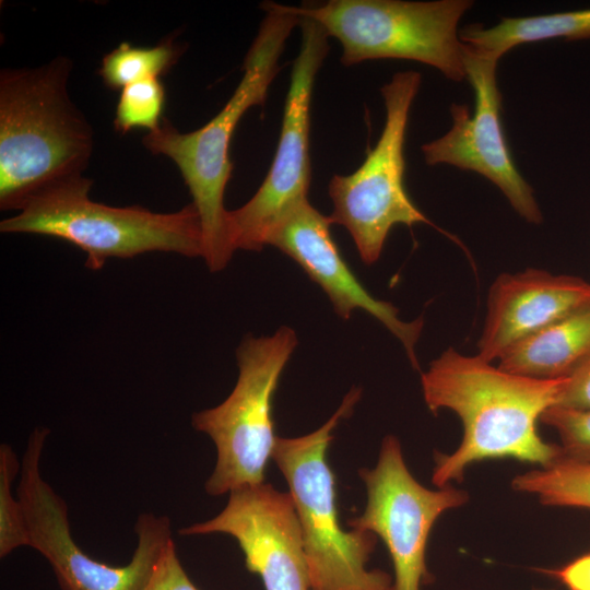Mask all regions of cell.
I'll use <instances>...</instances> for the list:
<instances>
[{
    "mask_svg": "<svg viewBox=\"0 0 590 590\" xmlns=\"http://www.w3.org/2000/svg\"><path fill=\"white\" fill-rule=\"evenodd\" d=\"M534 590H546V589H534Z\"/></svg>",
    "mask_w": 590,
    "mask_h": 590,
    "instance_id": "cell-26",
    "label": "cell"
},
{
    "mask_svg": "<svg viewBox=\"0 0 590 590\" xmlns=\"http://www.w3.org/2000/svg\"><path fill=\"white\" fill-rule=\"evenodd\" d=\"M555 405L590 410V354L565 378Z\"/></svg>",
    "mask_w": 590,
    "mask_h": 590,
    "instance_id": "cell-24",
    "label": "cell"
},
{
    "mask_svg": "<svg viewBox=\"0 0 590 590\" xmlns=\"http://www.w3.org/2000/svg\"><path fill=\"white\" fill-rule=\"evenodd\" d=\"M540 422L556 430L563 458L590 462V410L551 406Z\"/></svg>",
    "mask_w": 590,
    "mask_h": 590,
    "instance_id": "cell-22",
    "label": "cell"
},
{
    "mask_svg": "<svg viewBox=\"0 0 590 590\" xmlns=\"http://www.w3.org/2000/svg\"><path fill=\"white\" fill-rule=\"evenodd\" d=\"M497 58L464 45L467 79L473 88V113L451 104L452 126L440 138L422 145L427 165L449 164L475 172L496 185L514 210L528 223H542L533 189L520 175L503 131L502 97L497 85Z\"/></svg>",
    "mask_w": 590,
    "mask_h": 590,
    "instance_id": "cell-12",
    "label": "cell"
},
{
    "mask_svg": "<svg viewBox=\"0 0 590 590\" xmlns=\"http://www.w3.org/2000/svg\"><path fill=\"white\" fill-rule=\"evenodd\" d=\"M165 87L160 79L132 83L121 90L114 119L115 129L127 133L132 129H156L163 118Z\"/></svg>",
    "mask_w": 590,
    "mask_h": 590,
    "instance_id": "cell-21",
    "label": "cell"
},
{
    "mask_svg": "<svg viewBox=\"0 0 590 590\" xmlns=\"http://www.w3.org/2000/svg\"><path fill=\"white\" fill-rule=\"evenodd\" d=\"M330 216L305 200L271 231L267 245L292 258L329 297L334 311L349 319L363 309L379 320L403 345L411 365L420 369L415 346L423 330L422 318L406 322L390 303L374 297L353 273L332 234Z\"/></svg>",
    "mask_w": 590,
    "mask_h": 590,
    "instance_id": "cell-14",
    "label": "cell"
},
{
    "mask_svg": "<svg viewBox=\"0 0 590 590\" xmlns=\"http://www.w3.org/2000/svg\"><path fill=\"white\" fill-rule=\"evenodd\" d=\"M48 435L47 427H36L21 460L16 495L24 509L28 547L49 563L61 590H142L174 542L169 518L151 512L138 516L137 546L127 565L110 566L88 556L71 534L66 502L43 477L40 462Z\"/></svg>",
    "mask_w": 590,
    "mask_h": 590,
    "instance_id": "cell-8",
    "label": "cell"
},
{
    "mask_svg": "<svg viewBox=\"0 0 590 590\" xmlns=\"http://www.w3.org/2000/svg\"><path fill=\"white\" fill-rule=\"evenodd\" d=\"M142 590H199L185 571L172 542Z\"/></svg>",
    "mask_w": 590,
    "mask_h": 590,
    "instance_id": "cell-23",
    "label": "cell"
},
{
    "mask_svg": "<svg viewBox=\"0 0 590 590\" xmlns=\"http://www.w3.org/2000/svg\"><path fill=\"white\" fill-rule=\"evenodd\" d=\"M543 571L562 582L567 590H590V552L559 568Z\"/></svg>",
    "mask_w": 590,
    "mask_h": 590,
    "instance_id": "cell-25",
    "label": "cell"
},
{
    "mask_svg": "<svg viewBox=\"0 0 590 590\" xmlns=\"http://www.w3.org/2000/svg\"><path fill=\"white\" fill-rule=\"evenodd\" d=\"M590 354V305L510 346L498 367L535 379L566 378Z\"/></svg>",
    "mask_w": 590,
    "mask_h": 590,
    "instance_id": "cell-16",
    "label": "cell"
},
{
    "mask_svg": "<svg viewBox=\"0 0 590 590\" xmlns=\"http://www.w3.org/2000/svg\"><path fill=\"white\" fill-rule=\"evenodd\" d=\"M361 394V389H351L324 424L304 436H278L273 449L272 459L298 515L310 590H394L389 574L367 569L377 536L341 527L334 474L327 460L332 432L352 414Z\"/></svg>",
    "mask_w": 590,
    "mask_h": 590,
    "instance_id": "cell-5",
    "label": "cell"
},
{
    "mask_svg": "<svg viewBox=\"0 0 590 590\" xmlns=\"http://www.w3.org/2000/svg\"><path fill=\"white\" fill-rule=\"evenodd\" d=\"M293 329L272 335H249L237 349L238 378L219 405L192 415V426L206 434L216 449V462L204 489L211 496L264 482L278 436L272 401L282 371L297 346Z\"/></svg>",
    "mask_w": 590,
    "mask_h": 590,
    "instance_id": "cell-7",
    "label": "cell"
},
{
    "mask_svg": "<svg viewBox=\"0 0 590 590\" xmlns=\"http://www.w3.org/2000/svg\"><path fill=\"white\" fill-rule=\"evenodd\" d=\"M470 0H330L293 7L298 16L317 22L342 46L346 66L376 59H406L439 70L446 78L467 79L464 44L458 24Z\"/></svg>",
    "mask_w": 590,
    "mask_h": 590,
    "instance_id": "cell-6",
    "label": "cell"
},
{
    "mask_svg": "<svg viewBox=\"0 0 590 590\" xmlns=\"http://www.w3.org/2000/svg\"><path fill=\"white\" fill-rule=\"evenodd\" d=\"M302 39L291 71L278 148L257 192L228 213L233 249L259 251L271 231L297 204L308 200L310 105L316 75L329 52V36L314 20L299 16Z\"/></svg>",
    "mask_w": 590,
    "mask_h": 590,
    "instance_id": "cell-10",
    "label": "cell"
},
{
    "mask_svg": "<svg viewBox=\"0 0 590 590\" xmlns=\"http://www.w3.org/2000/svg\"><path fill=\"white\" fill-rule=\"evenodd\" d=\"M590 305V283L540 269L504 273L487 297L479 356L487 362L546 326Z\"/></svg>",
    "mask_w": 590,
    "mask_h": 590,
    "instance_id": "cell-15",
    "label": "cell"
},
{
    "mask_svg": "<svg viewBox=\"0 0 590 590\" xmlns=\"http://www.w3.org/2000/svg\"><path fill=\"white\" fill-rule=\"evenodd\" d=\"M21 461L14 449L5 442L0 445V557L28 546V531L24 509L13 483L20 474Z\"/></svg>",
    "mask_w": 590,
    "mask_h": 590,
    "instance_id": "cell-20",
    "label": "cell"
},
{
    "mask_svg": "<svg viewBox=\"0 0 590 590\" xmlns=\"http://www.w3.org/2000/svg\"><path fill=\"white\" fill-rule=\"evenodd\" d=\"M72 63L57 57L0 74V208L21 210L45 189L83 175L92 128L72 103Z\"/></svg>",
    "mask_w": 590,
    "mask_h": 590,
    "instance_id": "cell-3",
    "label": "cell"
},
{
    "mask_svg": "<svg viewBox=\"0 0 590 590\" xmlns=\"http://www.w3.org/2000/svg\"><path fill=\"white\" fill-rule=\"evenodd\" d=\"M184 49L172 36L152 47H137L125 42L104 56L99 75L111 90L160 79L177 62Z\"/></svg>",
    "mask_w": 590,
    "mask_h": 590,
    "instance_id": "cell-19",
    "label": "cell"
},
{
    "mask_svg": "<svg viewBox=\"0 0 590 590\" xmlns=\"http://www.w3.org/2000/svg\"><path fill=\"white\" fill-rule=\"evenodd\" d=\"M564 381L511 374L479 355L447 349L422 373V391L434 414L447 409L458 415L463 437L453 452L435 455L433 484L460 482L471 464L487 459L543 468L563 458L560 446L543 440L536 424L556 404Z\"/></svg>",
    "mask_w": 590,
    "mask_h": 590,
    "instance_id": "cell-1",
    "label": "cell"
},
{
    "mask_svg": "<svg viewBox=\"0 0 590 590\" xmlns=\"http://www.w3.org/2000/svg\"><path fill=\"white\" fill-rule=\"evenodd\" d=\"M512 488L535 495L546 506L590 509V462L560 458L517 475Z\"/></svg>",
    "mask_w": 590,
    "mask_h": 590,
    "instance_id": "cell-18",
    "label": "cell"
},
{
    "mask_svg": "<svg viewBox=\"0 0 590 590\" xmlns=\"http://www.w3.org/2000/svg\"><path fill=\"white\" fill-rule=\"evenodd\" d=\"M92 184L81 175L45 189L19 214L1 221L0 231L63 239L86 253L85 266L92 270L102 269L110 258L152 251L202 257L201 221L192 203L173 213L110 206L90 199Z\"/></svg>",
    "mask_w": 590,
    "mask_h": 590,
    "instance_id": "cell-4",
    "label": "cell"
},
{
    "mask_svg": "<svg viewBox=\"0 0 590 590\" xmlns=\"http://www.w3.org/2000/svg\"><path fill=\"white\" fill-rule=\"evenodd\" d=\"M179 533L228 534L241 548L247 569L261 578L266 590H310L302 528L290 492L266 482L234 489L221 512Z\"/></svg>",
    "mask_w": 590,
    "mask_h": 590,
    "instance_id": "cell-13",
    "label": "cell"
},
{
    "mask_svg": "<svg viewBox=\"0 0 590 590\" xmlns=\"http://www.w3.org/2000/svg\"><path fill=\"white\" fill-rule=\"evenodd\" d=\"M367 503L364 511L349 520L355 530L379 536L389 552L394 590H421L433 581L426 565L432 528L447 510L464 505L469 496L451 484L429 489L408 469L402 447L393 435L384 438L377 463L361 469Z\"/></svg>",
    "mask_w": 590,
    "mask_h": 590,
    "instance_id": "cell-11",
    "label": "cell"
},
{
    "mask_svg": "<svg viewBox=\"0 0 590 590\" xmlns=\"http://www.w3.org/2000/svg\"><path fill=\"white\" fill-rule=\"evenodd\" d=\"M461 42L473 50L497 59L526 43L554 38H590V9L524 17H503L495 26L470 24L459 32Z\"/></svg>",
    "mask_w": 590,
    "mask_h": 590,
    "instance_id": "cell-17",
    "label": "cell"
},
{
    "mask_svg": "<svg viewBox=\"0 0 590 590\" xmlns=\"http://www.w3.org/2000/svg\"><path fill=\"white\" fill-rule=\"evenodd\" d=\"M260 23L243 63V78L224 107L204 126L180 132L164 118L146 133L143 145L153 154L169 157L178 167L192 197L202 227L203 255L208 268L223 270L234 255L228 234L224 196L233 173L229 144L246 111L266 101L279 71V60L299 16L292 5L264 2Z\"/></svg>",
    "mask_w": 590,
    "mask_h": 590,
    "instance_id": "cell-2",
    "label": "cell"
},
{
    "mask_svg": "<svg viewBox=\"0 0 590 590\" xmlns=\"http://www.w3.org/2000/svg\"><path fill=\"white\" fill-rule=\"evenodd\" d=\"M420 85L418 72L403 71L381 87L386 121L377 143L355 172L334 175L329 181L333 204L329 216L333 224L349 231L366 264L379 259L393 226L418 223L435 226L404 187L405 131Z\"/></svg>",
    "mask_w": 590,
    "mask_h": 590,
    "instance_id": "cell-9",
    "label": "cell"
}]
</instances>
